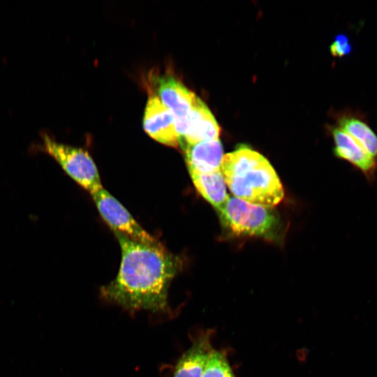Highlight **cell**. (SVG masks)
<instances>
[{
    "mask_svg": "<svg viewBox=\"0 0 377 377\" xmlns=\"http://www.w3.org/2000/svg\"><path fill=\"white\" fill-rule=\"evenodd\" d=\"M339 128L354 138L373 157L377 158V135L367 117L360 111L346 112L338 118Z\"/></svg>",
    "mask_w": 377,
    "mask_h": 377,
    "instance_id": "11",
    "label": "cell"
},
{
    "mask_svg": "<svg viewBox=\"0 0 377 377\" xmlns=\"http://www.w3.org/2000/svg\"><path fill=\"white\" fill-rule=\"evenodd\" d=\"M200 194L219 210L229 198L221 170L210 173H189Z\"/></svg>",
    "mask_w": 377,
    "mask_h": 377,
    "instance_id": "13",
    "label": "cell"
},
{
    "mask_svg": "<svg viewBox=\"0 0 377 377\" xmlns=\"http://www.w3.org/2000/svg\"><path fill=\"white\" fill-rule=\"evenodd\" d=\"M180 147L184 151L189 173H210L221 170L224 155L219 139L184 144Z\"/></svg>",
    "mask_w": 377,
    "mask_h": 377,
    "instance_id": "9",
    "label": "cell"
},
{
    "mask_svg": "<svg viewBox=\"0 0 377 377\" xmlns=\"http://www.w3.org/2000/svg\"><path fill=\"white\" fill-rule=\"evenodd\" d=\"M212 350L208 336L200 337L181 357L174 377H202Z\"/></svg>",
    "mask_w": 377,
    "mask_h": 377,
    "instance_id": "12",
    "label": "cell"
},
{
    "mask_svg": "<svg viewBox=\"0 0 377 377\" xmlns=\"http://www.w3.org/2000/svg\"><path fill=\"white\" fill-rule=\"evenodd\" d=\"M121 258L117 276L101 288L105 300L129 310L162 311L179 259L161 244L151 245L114 232Z\"/></svg>",
    "mask_w": 377,
    "mask_h": 377,
    "instance_id": "1",
    "label": "cell"
},
{
    "mask_svg": "<svg viewBox=\"0 0 377 377\" xmlns=\"http://www.w3.org/2000/svg\"><path fill=\"white\" fill-rule=\"evenodd\" d=\"M91 195L100 214L114 232H119L131 239L144 244H160L103 187Z\"/></svg>",
    "mask_w": 377,
    "mask_h": 377,
    "instance_id": "5",
    "label": "cell"
},
{
    "mask_svg": "<svg viewBox=\"0 0 377 377\" xmlns=\"http://www.w3.org/2000/svg\"><path fill=\"white\" fill-rule=\"evenodd\" d=\"M220 127L206 104L198 97L189 117L179 146L219 139Z\"/></svg>",
    "mask_w": 377,
    "mask_h": 377,
    "instance_id": "10",
    "label": "cell"
},
{
    "mask_svg": "<svg viewBox=\"0 0 377 377\" xmlns=\"http://www.w3.org/2000/svg\"><path fill=\"white\" fill-rule=\"evenodd\" d=\"M143 128L151 138L160 143L172 147L179 146L174 116L156 95L150 96L147 100Z\"/></svg>",
    "mask_w": 377,
    "mask_h": 377,
    "instance_id": "7",
    "label": "cell"
},
{
    "mask_svg": "<svg viewBox=\"0 0 377 377\" xmlns=\"http://www.w3.org/2000/svg\"><path fill=\"white\" fill-rule=\"evenodd\" d=\"M221 170L231 193L245 202L271 208L283 198L282 184L270 163L246 145L224 155Z\"/></svg>",
    "mask_w": 377,
    "mask_h": 377,
    "instance_id": "2",
    "label": "cell"
},
{
    "mask_svg": "<svg viewBox=\"0 0 377 377\" xmlns=\"http://www.w3.org/2000/svg\"><path fill=\"white\" fill-rule=\"evenodd\" d=\"M156 89L161 101L174 116L179 140L185 132L188 119L198 96L179 80L169 75L158 77Z\"/></svg>",
    "mask_w": 377,
    "mask_h": 377,
    "instance_id": "6",
    "label": "cell"
},
{
    "mask_svg": "<svg viewBox=\"0 0 377 377\" xmlns=\"http://www.w3.org/2000/svg\"><path fill=\"white\" fill-rule=\"evenodd\" d=\"M334 155L360 172L368 182L377 176V158L370 155L354 138L339 127L331 130Z\"/></svg>",
    "mask_w": 377,
    "mask_h": 377,
    "instance_id": "8",
    "label": "cell"
},
{
    "mask_svg": "<svg viewBox=\"0 0 377 377\" xmlns=\"http://www.w3.org/2000/svg\"><path fill=\"white\" fill-rule=\"evenodd\" d=\"M219 212L222 223L235 235L272 239L278 235L279 220L271 208L229 196Z\"/></svg>",
    "mask_w": 377,
    "mask_h": 377,
    "instance_id": "3",
    "label": "cell"
},
{
    "mask_svg": "<svg viewBox=\"0 0 377 377\" xmlns=\"http://www.w3.org/2000/svg\"><path fill=\"white\" fill-rule=\"evenodd\" d=\"M330 50L334 57H341L351 52L352 45L347 36L340 34L335 36L330 45Z\"/></svg>",
    "mask_w": 377,
    "mask_h": 377,
    "instance_id": "15",
    "label": "cell"
},
{
    "mask_svg": "<svg viewBox=\"0 0 377 377\" xmlns=\"http://www.w3.org/2000/svg\"><path fill=\"white\" fill-rule=\"evenodd\" d=\"M42 142L43 150L83 188L91 194L103 188L97 167L87 151L59 142L46 134Z\"/></svg>",
    "mask_w": 377,
    "mask_h": 377,
    "instance_id": "4",
    "label": "cell"
},
{
    "mask_svg": "<svg viewBox=\"0 0 377 377\" xmlns=\"http://www.w3.org/2000/svg\"><path fill=\"white\" fill-rule=\"evenodd\" d=\"M202 377H235L226 355L213 350Z\"/></svg>",
    "mask_w": 377,
    "mask_h": 377,
    "instance_id": "14",
    "label": "cell"
}]
</instances>
